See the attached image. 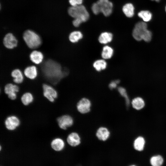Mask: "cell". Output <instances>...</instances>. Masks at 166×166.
Listing matches in <instances>:
<instances>
[{
    "mask_svg": "<svg viewBox=\"0 0 166 166\" xmlns=\"http://www.w3.org/2000/svg\"><path fill=\"white\" fill-rule=\"evenodd\" d=\"M110 132L109 129L105 127H101L98 128L96 132V136L101 141H106L110 137Z\"/></svg>",
    "mask_w": 166,
    "mask_h": 166,
    "instance_id": "13",
    "label": "cell"
},
{
    "mask_svg": "<svg viewBox=\"0 0 166 166\" xmlns=\"http://www.w3.org/2000/svg\"><path fill=\"white\" fill-rule=\"evenodd\" d=\"M43 95L49 101L53 102L57 97V91L51 86L46 84L42 85Z\"/></svg>",
    "mask_w": 166,
    "mask_h": 166,
    "instance_id": "7",
    "label": "cell"
},
{
    "mask_svg": "<svg viewBox=\"0 0 166 166\" xmlns=\"http://www.w3.org/2000/svg\"><path fill=\"white\" fill-rule=\"evenodd\" d=\"M83 0H69V2L71 6H74L81 5Z\"/></svg>",
    "mask_w": 166,
    "mask_h": 166,
    "instance_id": "32",
    "label": "cell"
},
{
    "mask_svg": "<svg viewBox=\"0 0 166 166\" xmlns=\"http://www.w3.org/2000/svg\"><path fill=\"white\" fill-rule=\"evenodd\" d=\"M41 70L45 78L53 84H57L68 74L66 69H63L58 62L50 59L42 64Z\"/></svg>",
    "mask_w": 166,
    "mask_h": 166,
    "instance_id": "1",
    "label": "cell"
},
{
    "mask_svg": "<svg viewBox=\"0 0 166 166\" xmlns=\"http://www.w3.org/2000/svg\"><path fill=\"white\" fill-rule=\"evenodd\" d=\"M91 10L93 13L95 15H97L101 12L99 6L97 2L93 4Z\"/></svg>",
    "mask_w": 166,
    "mask_h": 166,
    "instance_id": "30",
    "label": "cell"
},
{
    "mask_svg": "<svg viewBox=\"0 0 166 166\" xmlns=\"http://www.w3.org/2000/svg\"><path fill=\"white\" fill-rule=\"evenodd\" d=\"M113 34L109 32H104L101 33L99 36L98 41L102 44H106L111 42L113 40Z\"/></svg>",
    "mask_w": 166,
    "mask_h": 166,
    "instance_id": "15",
    "label": "cell"
},
{
    "mask_svg": "<svg viewBox=\"0 0 166 166\" xmlns=\"http://www.w3.org/2000/svg\"><path fill=\"white\" fill-rule=\"evenodd\" d=\"M23 37L26 44L30 49L37 48L42 43V40L40 37L32 30H26L24 33Z\"/></svg>",
    "mask_w": 166,
    "mask_h": 166,
    "instance_id": "2",
    "label": "cell"
},
{
    "mask_svg": "<svg viewBox=\"0 0 166 166\" xmlns=\"http://www.w3.org/2000/svg\"><path fill=\"white\" fill-rule=\"evenodd\" d=\"M30 57L32 62L36 64H38L42 61L43 56L41 52L34 50L30 53Z\"/></svg>",
    "mask_w": 166,
    "mask_h": 166,
    "instance_id": "17",
    "label": "cell"
},
{
    "mask_svg": "<svg viewBox=\"0 0 166 166\" xmlns=\"http://www.w3.org/2000/svg\"><path fill=\"white\" fill-rule=\"evenodd\" d=\"M3 42L6 47L9 49H12L17 46L18 41L13 34L9 33L4 37Z\"/></svg>",
    "mask_w": 166,
    "mask_h": 166,
    "instance_id": "11",
    "label": "cell"
},
{
    "mask_svg": "<svg viewBox=\"0 0 166 166\" xmlns=\"http://www.w3.org/2000/svg\"><path fill=\"white\" fill-rule=\"evenodd\" d=\"M145 140L144 137L139 136L137 137L133 143V147L134 149L137 151H142L144 147Z\"/></svg>",
    "mask_w": 166,
    "mask_h": 166,
    "instance_id": "22",
    "label": "cell"
},
{
    "mask_svg": "<svg viewBox=\"0 0 166 166\" xmlns=\"http://www.w3.org/2000/svg\"><path fill=\"white\" fill-rule=\"evenodd\" d=\"M57 121L60 128L63 130H66L73 124V118L68 115H64L58 117Z\"/></svg>",
    "mask_w": 166,
    "mask_h": 166,
    "instance_id": "8",
    "label": "cell"
},
{
    "mask_svg": "<svg viewBox=\"0 0 166 166\" xmlns=\"http://www.w3.org/2000/svg\"><path fill=\"white\" fill-rule=\"evenodd\" d=\"M137 15L143 22H145L150 21L152 18V13L148 10H141L138 13Z\"/></svg>",
    "mask_w": 166,
    "mask_h": 166,
    "instance_id": "24",
    "label": "cell"
},
{
    "mask_svg": "<svg viewBox=\"0 0 166 166\" xmlns=\"http://www.w3.org/2000/svg\"><path fill=\"white\" fill-rule=\"evenodd\" d=\"M150 0L152 1H154L156 2H159L160 1V0Z\"/></svg>",
    "mask_w": 166,
    "mask_h": 166,
    "instance_id": "34",
    "label": "cell"
},
{
    "mask_svg": "<svg viewBox=\"0 0 166 166\" xmlns=\"http://www.w3.org/2000/svg\"><path fill=\"white\" fill-rule=\"evenodd\" d=\"M1 149H2V147H1V145H0V150H1Z\"/></svg>",
    "mask_w": 166,
    "mask_h": 166,
    "instance_id": "37",
    "label": "cell"
},
{
    "mask_svg": "<svg viewBox=\"0 0 166 166\" xmlns=\"http://www.w3.org/2000/svg\"><path fill=\"white\" fill-rule=\"evenodd\" d=\"M83 22L81 19L79 18H74L72 22L73 24L75 27H79Z\"/></svg>",
    "mask_w": 166,
    "mask_h": 166,
    "instance_id": "33",
    "label": "cell"
},
{
    "mask_svg": "<svg viewBox=\"0 0 166 166\" xmlns=\"http://www.w3.org/2000/svg\"><path fill=\"white\" fill-rule=\"evenodd\" d=\"M152 33L148 29L146 30L142 36V40L146 42H149L151 40Z\"/></svg>",
    "mask_w": 166,
    "mask_h": 166,
    "instance_id": "29",
    "label": "cell"
},
{
    "mask_svg": "<svg viewBox=\"0 0 166 166\" xmlns=\"http://www.w3.org/2000/svg\"><path fill=\"white\" fill-rule=\"evenodd\" d=\"M19 91V87L11 83L6 84L4 88V92L11 100H14L17 98V93Z\"/></svg>",
    "mask_w": 166,
    "mask_h": 166,
    "instance_id": "10",
    "label": "cell"
},
{
    "mask_svg": "<svg viewBox=\"0 0 166 166\" xmlns=\"http://www.w3.org/2000/svg\"><path fill=\"white\" fill-rule=\"evenodd\" d=\"M24 74L26 77L30 79H35L37 75L36 67L34 66L27 67L24 70Z\"/></svg>",
    "mask_w": 166,
    "mask_h": 166,
    "instance_id": "19",
    "label": "cell"
},
{
    "mask_svg": "<svg viewBox=\"0 0 166 166\" xmlns=\"http://www.w3.org/2000/svg\"><path fill=\"white\" fill-rule=\"evenodd\" d=\"M91 103L87 98H83L77 103L76 107L77 111L83 114L89 113L91 110Z\"/></svg>",
    "mask_w": 166,
    "mask_h": 166,
    "instance_id": "6",
    "label": "cell"
},
{
    "mask_svg": "<svg viewBox=\"0 0 166 166\" xmlns=\"http://www.w3.org/2000/svg\"><path fill=\"white\" fill-rule=\"evenodd\" d=\"M68 13L71 17L80 19L83 22L87 21L89 17V12L86 7L82 5L70 7L68 9Z\"/></svg>",
    "mask_w": 166,
    "mask_h": 166,
    "instance_id": "3",
    "label": "cell"
},
{
    "mask_svg": "<svg viewBox=\"0 0 166 166\" xmlns=\"http://www.w3.org/2000/svg\"><path fill=\"white\" fill-rule=\"evenodd\" d=\"M107 64L104 59H98L95 61L93 63V66L97 71L99 72L105 69Z\"/></svg>",
    "mask_w": 166,
    "mask_h": 166,
    "instance_id": "21",
    "label": "cell"
},
{
    "mask_svg": "<svg viewBox=\"0 0 166 166\" xmlns=\"http://www.w3.org/2000/svg\"><path fill=\"white\" fill-rule=\"evenodd\" d=\"M122 10L127 17L132 18L134 15L135 7L132 3H128L124 4L122 7Z\"/></svg>",
    "mask_w": 166,
    "mask_h": 166,
    "instance_id": "16",
    "label": "cell"
},
{
    "mask_svg": "<svg viewBox=\"0 0 166 166\" xmlns=\"http://www.w3.org/2000/svg\"><path fill=\"white\" fill-rule=\"evenodd\" d=\"M67 141L71 146L76 147L81 143V138L79 134L76 132H72L67 136Z\"/></svg>",
    "mask_w": 166,
    "mask_h": 166,
    "instance_id": "12",
    "label": "cell"
},
{
    "mask_svg": "<svg viewBox=\"0 0 166 166\" xmlns=\"http://www.w3.org/2000/svg\"><path fill=\"white\" fill-rule=\"evenodd\" d=\"M120 94L125 99L126 106L128 107L130 105V101L125 89L122 87H119L117 89Z\"/></svg>",
    "mask_w": 166,
    "mask_h": 166,
    "instance_id": "28",
    "label": "cell"
},
{
    "mask_svg": "<svg viewBox=\"0 0 166 166\" xmlns=\"http://www.w3.org/2000/svg\"><path fill=\"white\" fill-rule=\"evenodd\" d=\"M20 124L19 119L14 115L8 116L5 121L6 128L7 130L10 131L15 130L19 126Z\"/></svg>",
    "mask_w": 166,
    "mask_h": 166,
    "instance_id": "9",
    "label": "cell"
},
{
    "mask_svg": "<svg viewBox=\"0 0 166 166\" xmlns=\"http://www.w3.org/2000/svg\"><path fill=\"white\" fill-rule=\"evenodd\" d=\"M120 82V80L118 79L111 81L109 84V87L110 89H115L118 84Z\"/></svg>",
    "mask_w": 166,
    "mask_h": 166,
    "instance_id": "31",
    "label": "cell"
},
{
    "mask_svg": "<svg viewBox=\"0 0 166 166\" xmlns=\"http://www.w3.org/2000/svg\"><path fill=\"white\" fill-rule=\"evenodd\" d=\"M132 107L137 110L142 109L145 106V102L143 98L137 97L133 98L131 101Z\"/></svg>",
    "mask_w": 166,
    "mask_h": 166,
    "instance_id": "20",
    "label": "cell"
},
{
    "mask_svg": "<svg viewBox=\"0 0 166 166\" xmlns=\"http://www.w3.org/2000/svg\"><path fill=\"white\" fill-rule=\"evenodd\" d=\"M98 5L101 13L106 17L110 15L112 13L113 5L109 0H98Z\"/></svg>",
    "mask_w": 166,
    "mask_h": 166,
    "instance_id": "5",
    "label": "cell"
},
{
    "mask_svg": "<svg viewBox=\"0 0 166 166\" xmlns=\"http://www.w3.org/2000/svg\"><path fill=\"white\" fill-rule=\"evenodd\" d=\"M50 145L53 150L59 152L61 151L64 149L65 144L62 139L60 138H56L52 141Z\"/></svg>",
    "mask_w": 166,
    "mask_h": 166,
    "instance_id": "14",
    "label": "cell"
},
{
    "mask_svg": "<svg viewBox=\"0 0 166 166\" xmlns=\"http://www.w3.org/2000/svg\"><path fill=\"white\" fill-rule=\"evenodd\" d=\"M129 166H136V165H130Z\"/></svg>",
    "mask_w": 166,
    "mask_h": 166,
    "instance_id": "36",
    "label": "cell"
},
{
    "mask_svg": "<svg viewBox=\"0 0 166 166\" xmlns=\"http://www.w3.org/2000/svg\"><path fill=\"white\" fill-rule=\"evenodd\" d=\"M147 24L143 21L137 22L133 30L132 35L136 40L140 41L142 40V36L145 31L147 29Z\"/></svg>",
    "mask_w": 166,
    "mask_h": 166,
    "instance_id": "4",
    "label": "cell"
},
{
    "mask_svg": "<svg viewBox=\"0 0 166 166\" xmlns=\"http://www.w3.org/2000/svg\"><path fill=\"white\" fill-rule=\"evenodd\" d=\"M83 34L79 31H74L69 34V41L73 43H76L81 40L83 38Z\"/></svg>",
    "mask_w": 166,
    "mask_h": 166,
    "instance_id": "23",
    "label": "cell"
},
{
    "mask_svg": "<svg viewBox=\"0 0 166 166\" xmlns=\"http://www.w3.org/2000/svg\"><path fill=\"white\" fill-rule=\"evenodd\" d=\"M163 161L162 157L160 155L153 156L150 160V163L152 166H161Z\"/></svg>",
    "mask_w": 166,
    "mask_h": 166,
    "instance_id": "27",
    "label": "cell"
},
{
    "mask_svg": "<svg viewBox=\"0 0 166 166\" xmlns=\"http://www.w3.org/2000/svg\"><path fill=\"white\" fill-rule=\"evenodd\" d=\"M165 12H166V5L165 6Z\"/></svg>",
    "mask_w": 166,
    "mask_h": 166,
    "instance_id": "35",
    "label": "cell"
},
{
    "mask_svg": "<svg viewBox=\"0 0 166 166\" xmlns=\"http://www.w3.org/2000/svg\"><path fill=\"white\" fill-rule=\"evenodd\" d=\"M11 75L14 78L13 81L16 83L20 84L23 81V77L20 70L16 69L11 72Z\"/></svg>",
    "mask_w": 166,
    "mask_h": 166,
    "instance_id": "25",
    "label": "cell"
},
{
    "mask_svg": "<svg viewBox=\"0 0 166 166\" xmlns=\"http://www.w3.org/2000/svg\"><path fill=\"white\" fill-rule=\"evenodd\" d=\"M34 97L32 94L29 92L23 94L22 96L21 100L22 103L25 106L29 105L34 101Z\"/></svg>",
    "mask_w": 166,
    "mask_h": 166,
    "instance_id": "26",
    "label": "cell"
},
{
    "mask_svg": "<svg viewBox=\"0 0 166 166\" xmlns=\"http://www.w3.org/2000/svg\"><path fill=\"white\" fill-rule=\"evenodd\" d=\"M114 52L112 47L108 45H105L102 49L101 56L105 60L110 59L113 56Z\"/></svg>",
    "mask_w": 166,
    "mask_h": 166,
    "instance_id": "18",
    "label": "cell"
}]
</instances>
